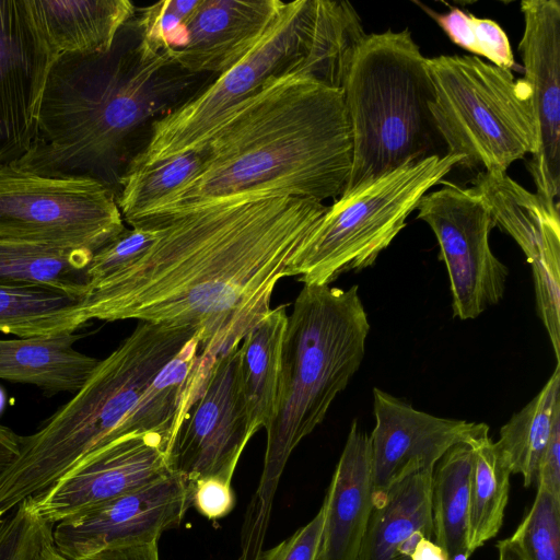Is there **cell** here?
<instances>
[{"label":"cell","instance_id":"1","mask_svg":"<svg viewBox=\"0 0 560 560\" xmlns=\"http://www.w3.org/2000/svg\"><path fill=\"white\" fill-rule=\"evenodd\" d=\"M326 209L308 198L262 197L148 221L160 226L154 243L89 287L82 315L192 328L200 352L215 360L270 311L277 283Z\"/></svg>","mask_w":560,"mask_h":560},{"label":"cell","instance_id":"2","mask_svg":"<svg viewBox=\"0 0 560 560\" xmlns=\"http://www.w3.org/2000/svg\"><path fill=\"white\" fill-rule=\"evenodd\" d=\"M200 152L198 173L144 222L253 198H335L352 156L342 91L294 68L273 74L226 114Z\"/></svg>","mask_w":560,"mask_h":560},{"label":"cell","instance_id":"3","mask_svg":"<svg viewBox=\"0 0 560 560\" xmlns=\"http://www.w3.org/2000/svg\"><path fill=\"white\" fill-rule=\"evenodd\" d=\"M196 335L139 322L70 400L21 435L18 455L0 471V517L113 440L147 432L170 438L183 420L185 397L178 383L159 375Z\"/></svg>","mask_w":560,"mask_h":560},{"label":"cell","instance_id":"4","mask_svg":"<svg viewBox=\"0 0 560 560\" xmlns=\"http://www.w3.org/2000/svg\"><path fill=\"white\" fill-rule=\"evenodd\" d=\"M170 66L166 54L121 49L120 34L106 54L58 55L46 78L35 137L13 164L39 176L95 180L117 196L130 139L156 109V79Z\"/></svg>","mask_w":560,"mask_h":560},{"label":"cell","instance_id":"5","mask_svg":"<svg viewBox=\"0 0 560 560\" xmlns=\"http://www.w3.org/2000/svg\"><path fill=\"white\" fill-rule=\"evenodd\" d=\"M370 331L358 285L304 284L288 317L278 412L267 432L258 487L244 514L240 556L262 553L277 488L290 455L325 419L359 370Z\"/></svg>","mask_w":560,"mask_h":560},{"label":"cell","instance_id":"6","mask_svg":"<svg viewBox=\"0 0 560 560\" xmlns=\"http://www.w3.org/2000/svg\"><path fill=\"white\" fill-rule=\"evenodd\" d=\"M408 28L366 35L343 86L352 139L351 170L342 191L409 162L447 154L433 120V86Z\"/></svg>","mask_w":560,"mask_h":560},{"label":"cell","instance_id":"7","mask_svg":"<svg viewBox=\"0 0 560 560\" xmlns=\"http://www.w3.org/2000/svg\"><path fill=\"white\" fill-rule=\"evenodd\" d=\"M433 86L430 110L457 166L503 172L535 150L530 91L525 79L474 55L425 58Z\"/></svg>","mask_w":560,"mask_h":560},{"label":"cell","instance_id":"8","mask_svg":"<svg viewBox=\"0 0 560 560\" xmlns=\"http://www.w3.org/2000/svg\"><path fill=\"white\" fill-rule=\"evenodd\" d=\"M460 160L450 153L432 155L341 194L299 247L287 277L322 285L372 266L406 226L421 198Z\"/></svg>","mask_w":560,"mask_h":560},{"label":"cell","instance_id":"9","mask_svg":"<svg viewBox=\"0 0 560 560\" xmlns=\"http://www.w3.org/2000/svg\"><path fill=\"white\" fill-rule=\"evenodd\" d=\"M308 9L310 0L284 2L249 52L196 96L153 122L148 143L125 171L151 166L190 151L200 152L228 113L269 77L301 62Z\"/></svg>","mask_w":560,"mask_h":560},{"label":"cell","instance_id":"10","mask_svg":"<svg viewBox=\"0 0 560 560\" xmlns=\"http://www.w3.org/2000/svg\"><path fill=\"white\" fill-rule=\"evenodd\" d=\"M115 194L90 179L0 166V242L95 254L124 230Z\"/></svg>","mask_w":560,"mask_h":560},{"label":"cell","instance_id":"11","mask_svg":"<svg viewBox=\"0 0 560 560\" xmlns=\"http://www.w3.org/2000/svg\"><path fill=\"white\" fill-rule=\"evenodd\" d=\"M425 194L418 218L433 231L452 293L453 315L474 319L504 294L508 267L492 253L490 232L495 223L472 187L448 182Z\"/></svg>","mask_w":560,"mask_h":560},{"label":"cell","instance_id":"12","mask_svg":"<svg viewBox=\"0 0 560 560\" xmlns=\"http://www.w3.org/2000/svg\"><path fill=\"white\" fill-rule=\"evenodd\" d=\"M240 346L214 360L201 393L167 448L171 471L189 485L206 478L232 482L254 435L241 384Z\"/></svg>","mask_w":560,"mask_h":560},{"label":"cell","instance_id":"13","mask_svg":"<svg viewBox=\"0 0 560 560\" xmlns=\"http://www.w3.org/2000/svg\"><path fill=\"white\" fill-rule=\"evenodd\" d=\"M57 56L34 0H0V166L30 149Z\"/></svg>","mask_w":560,"mask_h":560},{"label":"cell","instance_id":"14","mask_svg":"<svg viewBox=\"0 0 560 560\" xmlns=\"http://www.w3.org/2000/svg\"><path fill=\"white\" fill-rule=\"evenodd\" d=\"M472 188L495 226L532 266L537 312L560 364V217L558 202L530 192L503 172H478Z\"/></svg>","mask_w":560,"mask_h":560},{"label":"cell","instance_id":"15","mask_svg":"<svg viewBox=\"0 0 560 560\" xmlns=\"http://www.w3.org/2000/svg\"><path fill=\"white\" fill-rule=\"evenodd\" d=\"M160 433L122 435L85 455L47 490L31 497L52 526L172 474Z\"/></svg>","mask_w":560,"mask_h":560},{"label":"cell","instance_id":"16","mask_svg":"<svg viewBox=\"0 0 560 560\" xmlns=\"http://www.w3.org/2000/svg\"><path fill=\"white\" fill-rule=\"evenodd\" d=\"M190 506L189 483L172 472L55 524L54 546L67 560H79L110 547L158 541Z\"/></svg>","mask_w":560,"mask_h":560},{"label":"cell","instance_id":"17","mask_svg":"<svg viewBox=\"0 0 560 560\" xmlns=\"http://www.w3.org/2000/svg\"><path fill=\"white\" fill-rule=\"evenodd\" d=\"M524 32L518 44L530 91L535 150L528 170L537 194L556 202L560 192V2H521Z\"/></svg>","mask_w":560,"mask_h":560},{"label":"cell","instance_id":"18","mask_svg":"<svg viewBox=\"0 0 560 560\" xmlns=\"http://www.w3.org/2000/svg\"><path fill=\"white\" fill-rule=\"evenodd\" d=\"M375 425L369 435L373 498L400 478L434 469L454 445L467 443L478 423L436 417L380 389H373Z\"/></svg>","mask_w":560,"mask_h":560},{"label":"cell","instance_id":"19","mask_svg":"<svg viewBox=\"0 0 560 560\" xmlns=\"http://www.w3.org/2000/svg\"><path fill=\"white\" fill-rule=\"evenodd\" d=\"M283 3L280 0H202L188 23L187 45L166 54L171 66L189 72L223 73L261 40Z\"/></svg>","mask_w":560,"mask_h":560},{"label":"cell","instance_id":"20","mask_svg":"<svg viewBox=\"0 0 560 560\" xmlns=\"http://www.w3.org/2000/svg\"><path fill=\"white\" fill-rule=\"evenodd\" d=\"M317 560H355L373 509L369 435L354 420L322 504Z\"/></svg>","mask_w":560,"mask_h":560},{"label":"cell","instance_id":"21","mask_svg":"<svg viewBox=\"0 0 560 560\" xmlns=\"http://www.w3.org/2000/svg\"><path fill=\"white\" fill-rule=\"evenodd\" d=\"M434 469L411 472L373 498L355 560H411L421 538L431 539V487Z\"/></svg>","mask_w":560,"mask_h":560},{"label":"cell","instance_id":"22","mask_svg":"<svg viewBox=\"0 0 560 560\" xmlns=\"http://www.w3.org/2000/svg\"><path fill=\"white\" fill-rule=\"evenodd\" d=\"M75 331L0 339V380L30 384L46 396L77 394L100 360L74 349Z\"/></svg>","mask_w":560,"mask_h":560},{"label":"cell","instance_id":"23","mask_svg":"<svg viewBox=\"0 0 560 560\" xmlns=\"http://www.w3.org/2000/svg\"><path fill=\"white\" fill-rule=\"evenodd\" d=\"M57 52H108L136 9L128 0H34Z\"/></svg>","mask_w":560,"mask_h":560},{"label":"cell","instance_id":"24","mask_svg":"<svg viewBox=\"0 0 560 560\" xmlns=\"http://www.w3.org/2000/svg\"><path fill=\"white\" fill-rule=\"evenodd\" d=\"M288 317L287 305L270 308L240 346L241 384L254 434L268 429L278 412Z\"/></svg>","mask_w":560,"mask_h":560},{"label":"cell","instance_id":"25","mask_svg":"<svg viewBox=\"0 0 560 560\" xmlns=\"http://www.w3.org/2000/svg\"><path fill=\"white\" fill-rule=\"evenodd\" d=\"M83 296L45 284H0V332L20 338L75 331Z\"/></svg>","mask_w":560,"mask_h":560},{"label":"cell","instance_id":"26","mask_svg":"<svg viewBox=\"0 0 560 560\" xmlns=\"http://www.w3.org/2000/svg\"><path fill=\"white\" fill-rule=\"evenodd\" d=\"M467 444L474 453L466 539L467 553L471 556L503 524L511 471L489 436L486 423H478Z\"/></svg>","mask_w":560,"mask_h":560},{"label":"cell","instance_id":"27","mask_svg":"<svg viewBox=\"0 0 560 560\" xmlns=\"http://www.w3.org/2000/svg\"><path fill=\"white\" fill-rule=\"evenodd\" d=\"M560 417V364L540 392L500 429L494 442L511 474L523 477L524 486L536 483L537 469Z\"/></svg>","mask_w":560,"mask_h":560},{"label":"cell","instance_id":"28","mask_svg":"<svg viewBox=\"0 0 560 560\" xmlns=\"http://www.w3.org/2000/svg\"><path fill=\"white\" fill-rule=\"evenodd\" d=\"M472 462L471 446L467 443H458L441 457L436 463V469L433 470L431 487L433 535L435 542L445 550L448 559L458 553H467Z\"/></svg>","mask_w":560,"mask_h":560},{"label":"cell","instance_id":"29","mask_svg":"<svg viewBox=\"0 0 560 560\" xmlns=\"http://www.w3.org/2000/svg\"><path fill=\"white\" fill-rule=\"evenodd\" d=\"M93 253L0 242V284H45L81 296Z\"/></svg>","mask_w":560,"mask_h":560},{"label":"cell","instance_id":"30","mask_svg":"<svg viewBox=\"0 0 560 560\" xmlns=\"http://www.w3.org/2000/svg\"><path fill=\"white\" fill-rule=\"evenodd\" d=\"M202 154L186 152L151 166L127 170L118 182L116 201L131 226L147 221L198 173Z\"/></svg>","mask_w":560,"mask_h":560},{"label":"cell","instance_id":"31","mask_svg":"<svg viewBox=\"0 0 560 560\" xmlns=\"http://www.w3.org/2000/svg\"><path fill=\"white\" fill-rule=\"evenodd\" d=\"M202 0H163L144 8L137 21L141 40L137 51L148 57L183 49L189 39L188 23Z\"/></svg>","mask_w":560,"mask_h":560},{"label":"cell","instance_id":"32","mask_svg":"<svg viewBox=\"0 0 560 560\" xmlns=\"http://www.w3.org/2000/svg\"><path fill=\"white\" fill-rule=\"evenodd\" d=\"M440 27L457 46L482 56L490 63L511 70L515 67L510 39L502 27L490 19H480L460 9L447 13H432Z\"/></svg>","mask_w":560,"mask_h":560},{"label":"cell","instance_id":"33","mask_svg":"<svg viewBox=\"0 0 560 560\" xmlns=\"http://www.w3.org/2000/svg\"><path fill=\"white\" fill-rule=\"evenodd\" d=\"M510 539L525 560H560V499L537 487L530 510Z\"/></svg>","mask_w":560,"mask_h":560},{"label":"cell","instance_id":"34","mask_svg":"<svg viewBox=\"0 0 560 560\" xmlns=\"http://www.w3.org/2000/svg\"><path fill=\"white\" fill-rule=\"evenodd\" d=\"M52 545V525L40 516L32 498L0 521V560H39Z\"/></svg>","mask_w":560,"mask_h":560},{"label":"cell","instance_id":"35","mask_svg":"<svg viewBox=\"0 0 560 560\" xmlns=\"http://www.w3.org/2000/svg\"><path fill=\"white\" fill-rule=\"evenodd\" d=\"M159 233L160 226L154 222L125 229L93 255L85 271L86 289L137 261L154 243Z\"/></svg>","mask_w":560,"mask_h":560},{"label":"cell","instance_id":"36","mask_svg":"<svg viewBox=\"0 0 560 560\" xmlns=\"http://www.w3.org/2000/svg\"><path fill=\"white\" fill-rule=\"evenodd\" d=\"M324 524L320 506L317 514L289 538L264 551L260 560H317Z\"/></svg>","mask_w":560,"mask_h":560},{"label":"cell","instance_id":"37","mask_svg":"<svg viewBox=\"0 0 560 560\" xmlns=\"http://www.w3.org/2000/svg\"><path fill=\"white\" fill-rule=\"evenodd\" d=\"M190 486L191 506L208 520L226 516L234 508L232 482L219 478H206Z\"/></svg>","mask_w":560,"mask_h":560},{"label":"cell","instance_id":"38","mask_svg":"<svg viewBox=\"0 0 560 560\" xmlns=\"http://www.w3.org/2000/svg\"><path fill=\"white\" fill-rule=\"evenodd\" d=\"M536 485L560 499V417L539 460Z\"/></svg>","mask_w":560,"mask_h":560},{"label":"cell","instance_id":"39","mask_svg":"<svg viewBox=\"0 0 560 560\" xmlns=\"http://www.w3.org/2000/svg\"><path fill=\"white\" fill-rule=\"evenodd\" d=\"M79 560H160L158 541L103 549Z\"/></svg>","mask_w":560,"mask_h":560},{"label":"cell","instance_id":"40","mask_svg":"<svg viewBox=\"0 0 560 560\" xmlns=\"http://www.w3.org/2000/svg\"><path fill=\"white\" fill-rule=\"evenodd\" d=\"M20 436L11 428L0 424V471L18 455Z\"/></svg>","mask_w":560,"mask_h":560},{"label":"cell","instance_id":"41","mask_svg":"<svg viewBox=\"0 0 560 560\" xmlns=\"http://www.w3.org/2000/svg\"><path fill=\"white\" fill-rule=\"evenodd\" d=\"M411 560H448V556L435 541L423 537L417 544Z\"/></svg>","mask_w":560,"mask_h":560},{"label":"cell","instance_id":"42","mask_svg":"<svg viewBox=\"0 0 560 560\" xmlns=\"http://www.w3.org/2000/svg\"><path fill=\"white\" fill-rule=\"evenodd\" d=\"M499 558L498 560H525L516 545L510 539H503L497 545Z\"/></svg>","mask_w":560,"mask_h":560},{"label":"cell","instance_id":"43","mask_svg":"<svg viewBox=\"0 0 560 560\" xmlns=\"http://www.w3.org/2000/svg\"><path fill=\"white\" fill-rule=\"evenodd\" d=\"M39 560H67L66 558H63L58 551L57 549L55 548V546L52 545L51 547H49L44 553L43 556L40 557Z\"/></svg>","mask_w":560,"mask_h":560},{"label":"cell","instance_id":"44","mask_svg":"<svg viewBox=\"0 0 560 560\" xmlns=\"http://www.w3.org/2000/svg\"><path fill=\"white\" fill-rule=\"evenodd\" d=\"M469 559V556L467 553H458L452 558H450L448 560H468Z\"/></svg>","mask_w":560,"mask_h":560},{"label":"cell","instance_id":"45","mask_svg":"<svg viewBox=\"0 0 560 560\" xmlns=\"http://www.w3.org/2000/svg\"><path fill=\"white\" fill-rule=\"evenodd\" d=\"M1 520H2V518H0V521H1Z\"/></svg>","mask_w":560,"mask_h":560}]
</instances>
